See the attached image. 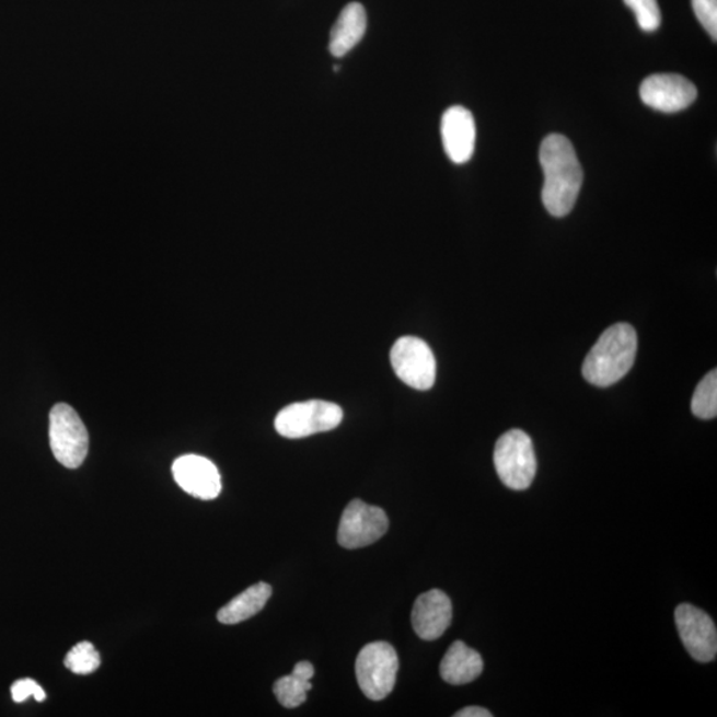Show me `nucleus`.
I'll return each instance as SVG.
<instances>
[{
  "label": "nucleus",
  "mask_w": 717,
  "mask_h": 717,
  "mask_svg": "<svg viewBox=\"0 0 717 717\" xmlns=\"http://www.w3.org/2000/svg\"><path fill=\"white\" fill-rule=\"evenodd\" d=\"M540 162L545 174L542 203L554 217L569 215L583 183L582 166L573 143L563 135H548L541 143Z\"/></svg>",
  "instance_id": "obj_1"
},
{
  "label": "nucleus",
  "mask_w": 717,
  "mask_h": 717,
  "mask_svg": "<svg viewBox=\"0 0 717 717\" xmlns=\"http://www.w3.org/2000/svg\"><path fill=\"white\" fill-rule=\"evenodd\" d=\"M637 351V332L627 323H616L591 348L583 361L582 375L601 389L618 383L632 370Z\"/></svg>",
  "instance_id": "obj_2"
},
{
  "label": "nucleus",
  "mask_w": 717,
  "mask_h": 717,
  "mask_svg": "<svg viewBox=\"0 0 717 717\" xmlns=\"http://www.w3.org/2000/svg\"><path fill=\"white\" fill-rule=\"evenodd\" d=\"M495 466L502 484L513 490H525L537 473L532 439L521 429H511L496 442Z\"/></svg>",
  "instance_id": "obj_3"
},
{
  "label": "nucleus",
  "mask_w": 717,
  "mask_h": 717,
  "mask_svg": "<svg viewBox=\"0 0 717 717\" xmlns=\"http://www.w3.org/2000/svg\"><path fill=\"white\" fill-rule=\"evenodd\" d=\"M397 670V654L386 641H373L361 648L355 664L359 687L373 702L385 699L394 691Z\"/></svg>",
  "instance_id": "obj_4"
},
{
  "label": "nucleus",
  "mask_w": 717,
  "mask_h": 717,
  "mask_svg": "<svg viewBox=\"0 0 717 717\" xmlns=\"http://www.w3.org/2000/svg\"><path fill=\"white\" fill-rule=\"evenodd\" d=\"M49 442L56 460L77 470L89 454L90 436L84 423L71 405L56 404L49 414Z\"/></svg>",
  "instance_id": "obj_5"
},
{
  "label": "nucleus",
  "mask_w": 717,
  "mask_h": 717,
  "mask_svg": "<svg viewBox=\"0 0 717 717\" xmlns=\"http://www.w3.org/2000/svg\"><path fill=\"white\" fill-rule=\"evenodd\" d=\"M343 420L338 404L309 401L287 405L276 417V429L287 439H303L315 433L328 432Z\"/></svg>",
  "instance_id": "obj_6"
},
{
  "label": "nucleus",
  "mask_w": 717,
  "mask_h": 717,
  "mask_svg": "<svg viewBox=\"0 0 717 717\" xmlns=\"http://www.w3.org/2000/svg\"><path fill=\"white\" fill-rule=\"evenodd\" d=\"M391 365L396 377L410 389L427 391L436 382V359L432 350L416 336H403L391 350Z\"/></svg>",
  "instance_id": "obj_7"
},
{
  "label": "nucleus",
  "mask_w": 717,
  "mask_h": 717,
  "mask_svg": "<svg viewBox=\"0 0 717 717\" xmlns=\"http://www.w3.org/2000/svg\"><path fill=\"white\" fill-rule=\"evenodd\" d=\"M389 517L383 509L372 507L361 500H354L343 511L339 529V545L346 548H360L372 545L389 530Z\"/></svg>",
  "instance_id": "obj_8"
},
{
  "label": "nucleus",
  "mask_w": 717,
  "mask_h": 717,
  "mask_svg": "<svg viewBox=\"0 0 717 717\" xmlns=\"http://www.w3.org/2000/svg\"><path fill=\"white\" fill-rule=\"evenodd\" d=\"M678 633L692 658L709 663L717 654V632L713 618L701 609L683 603L675 610Z\"/></svg>",
  "instance_id": "obj_9"
},
{
  "label": "nucleus",
  "mask_w": 717,
  "mask_h": 717,
  "mask_svg": "<svg viewBox=\"0 0 717 717\" xmlns=\"http://www.w3.org/2000/svg\"><path fill=\"white\" fill-rule=\"evenodd\" d=\"M639 93L648 107L664 114L687 109L697 97L696 86L676 73L652 74L641 83Z\"/></svg>",
  "instance_id": "obj_10"
},
{
  "label": "nucleus",
  "mask_w": 717,
  "mask_h": 717,
  "mask_svg": "<svg viewBox=\"0 0 717 717\" xmlns=\"http://www.w3.org/2000/svg\"><path fill=\"white\" fill-rule=\"evenodd\" d=\"M172 472L180 488L199 500H215L221 494L220 472L207 458L185 454L174 461Z\"/></svg>",
  "instance_id": "obj_11"
},
{
  "label": "nucleus",
  "mask_w": 717,
  "mask_h": 717,
  "mask_svg": "<svg viewBox=\"0 0 717 717\" xmlns=\"http://www.w3.org/2000/svg\"><path fill=\"white\" fill-rule=\"evenodd\" d=\"M441 137L449 160L458 165L470 161L476 147V123L471 111L460 105L447 109L441 118Z\"/></svg>",
  "instance_id": "obj_12"
},
{
  "label": "nucleus",
  "mask_w": 717,
  "mask_h": 717,
  "mask_svg": "<svg viewBox=\"0 0 717 717\" xmlns=\"http://www.w3.org/2000/svg\"><path fill=\"white\" fill-rule=\"evenodd\" d=\"M452 616L453 609L449 597L444 591L433 589L417 598L410 621L417 637L423 640H436L451 626Z\"/></svg>",
  "instance_id": "obj_13"
},
{
  "label": "nucleus",
  "mask_w": 717,
  "mask_h": 717,
  "mask_svg": "<svg viewBox=\"0 0 717 717\" xmlns=\"http://www.w3.org/2000/svg\"><path fill=\"white\" fill-rule=\"evenodd\" d=\"M484 662L482 655L458 640L449 647L440 664V675L449 684L463 685L476 681L482 675Z\"/></svg>",
  "instance_id": "obj_14"
},
{
  "label": "nucleus",
  "mask_w": 717,
  "mask_h": 717,
  "mask_svg": "<svg viewBox=\"0 0 717 717\" xmlns=\"http://www.w3.org/2000/svg\"><path fill=\"white\" fill-rule=\"evenodd\" d=\"M366 30L367 14L363 5L360 3L347 4L332 30L329 53L335 58H343L363 39Z\"/></svg>",
  "instance_id": "obj_15"
},
{
  "label": "nucleus",
  "mask_w": 717,
  "mask_h": 717,
  "mask_svg": "<svg viewBox=\"0 0 717 717\" xmlns=\"http://www.w3.org/2000/svg\"><path fill=\"white\" fill-rule=\"evenodd\" d=\"M271 592V586L265 582L251 586V588L230 601L227 606L218 611V621L223 625H236V623L251 620L252 616L258 614L266 606Z\"/></svg>",
  "instance_id": "obj_16"
},
{
  "label": "nucleus",
  "mask_w": 717,
  "mask_h": 717,
  "mask_svg": "<svg viewBox=\"0 0 717 717\" xmlns=\"http://www.w3.org/2000/svg\"><path fill=\"white\" fill-rule=\"evenodd\" d=\"M691 410L696 417L703 420L715 419L717 415V372L707 373L697 384L695 394L692 396Z\"/></svg>",
  "instance_id": "obj_17"
},
{
  "label": "nucleus",
  "mask_w": 717,
  "mask_h": 717,
  "mask_svg": "<svg viewBox=\"0 0 717 717\" xmlns=\"http://www.w3.org/2000/svg\"><path fill=\"white\" fill-rule=\"evenodd\" d=\"M313 689L310 681L298 678L294 673L278 679L274 684V694L285 708H297L308 699V691Z\"/></svg>",
  "instance_id": "obj_18"
},
{
  "label": "nucleus",
  "mask_w": 717,
  "mask_h": 717,
  "mask_svg": "<svg viewBox=\"0 0 717 717\" xmlns=\"http://www.w3.org/2000/svg\"><path fill=\"white\" fill-rule=\"evenodd\" d=\"M65 664L68 670L78 675H90L102 664V659H100L95 646L90 641H80L66 655Z\"/></svg>",
  "instance_id": "obj_19"
},
{
  "label": "nucleus",
  "mask_w": 717,
  "mask_h": 717,
  "mask_svg": "<svg viewBox=\"0 0 717 717\" xmlns=\"http://www.w3.org/2000/svg\"><path fill=\"white\" fill-rule=\"evenodd\" d=\"M634 11L639 27L646 33H654L662 23L658 0H623Z\"/></svg>",
  "instance_id": "obj_20"
},
{
  "label": "nucleus",
  "mask_w": 717,
  "mask_h": 717,
  "mask_svg": "<svg viewBox=\"0 0 717 717\" xmlns=\"http://www.w3.org/2000/svg\"><path fill=\"white\" fill-rule=\"evenodd\" d=\"M692 9L702 26L716 42L717 37V0H692Z\"/></svg>",
  "instance_id": "obj_21"
},
{
  "label": "nucleus",
  "mask_w": 717,
  "mask_h": 717,
  "mask_svg": "<svg viewBox=\"0 0 717 717\" xmlns=\"http://www.w3.org/2000/svg\"><path fill=\"white\" fill-rule=\"evenodd\" d=\"M11 696L16 703H23L31 696H34L36 702H43L46 699V692L33 679H21L12 684Z\"/></svg>",
  "instance_id": "obj_22"
},
{
  "label": "nucleus",
  "mask_w": 717,
  "mask_h": 717,
  "mask_svg": "<svg viewBox=\"0 0 717 717\" xmlns=\"http://www.w3.org/2000/svg\"><path fill=\"white\" fill-rule=\"evenodd\" d=\"M296 676L304 679V681H311L313 679L315 670L314 666L310 662H299L294 670H292Z\"/></svg>",
  "instance_id": "obj_23"
},
{
  "label": "nucleus",
  "mask_w": 717,
  "mask_h": 717,
  "mask_svg": "<svg viewBox=\"0 0 717 717\" xmlns=\"http://www.w3.org/2000/svg\"><path fill=\"white\" fill-rule=\"evenodd\" d=\"M456 717H492L488 709H485L483 707H466L464 709L459 710V713L454 714Z\"/></svg>",
  "instance_id": "obj_24"
}]
</instances>
